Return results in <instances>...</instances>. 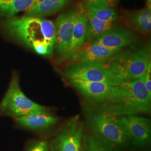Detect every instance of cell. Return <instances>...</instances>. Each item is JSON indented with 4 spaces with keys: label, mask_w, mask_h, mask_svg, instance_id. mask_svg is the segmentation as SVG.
Masks as SVG:
<instances>
[{
    "label": "cell",
    "mask_w": 151,
    "mask_h": 151,
    "mask_svg": "<svg viewBox=\"0 0 151 151\" xmlns=\"http://www.w3.org/2000/svg\"><path fill=\"white\" fill-rule=\"evenodd\" d=\"M2 27L7 35L37 54L49 56L53 53L55 40L53 22L29 16L12 17L4 21Z\"/></svg>",
    "instance_id": "obj_1"
},
{
    "label": "cell",
    "mask_w": 151,
    "mask_h": 151,
    "mask_svg": "<svg viewBox=\"0 0 151 151\" xmlns=\"http://www.w3.org/2000/svg\"><path fill=\"white\" fill-rule=\"evenodd\" d=\"M151 97L143 83V75L132 81L111 86L100 109L118 116L148 113Z\"/></svg>",
    "instance_id": "obj_2"
},
{
    "label": "cell",
    "mask_w": 151,
    "mask_h": 151,
    "mask_svg": "<svg viewBox=\"0 0 151 151\" xmlns=\"http://www.w3.org/2000/svg\"><path fill=\"white\" fill-rule=\"evenodd\" d=\"M86 125L91 133L101 136L120 148L128 146L131 142L120 116L113 114L100 109L91 111L87 115Z\"/></svg>",
    "instance_id": "obj_3"
},
{
    "label": "cell",
    "mask_w": 151,
    "mask_h": 151,
    "mask_svg": "<svg viewBox=\"0 0 151 151\" xmlns=\"http://www.w3.org/2000/svg\"><path fill=\"white\" fill-rule=\"evenodd\" d=\"M50 114L48 108L35 103L24 94L19 77L13 73L7 91L0 103V115L16 118L32 114Z\"/></svg>",
    "instance_id": "obj_4"
},
{
    "label": "cell",
    "mask_w": 151,
    "mask_h": 151,
    "mask_svg": "<svg viewBox=\"0 0 151 151\" xmlns=\"http://www.w3.org/2000/svg\"><path fill=\"white\" fill-rule=\"evenodd\" d=\"M150 55L144 50L118 52L107 62L113 75L123 83L144 75L149 62Z\"/></svg>",
    "instance_id": "obj_5"
},
{
    "label": "cell",
    "mask_w": 151,
    "mask_h": 151,
    "mask_svg": "<svg viewBox=\"0 0 151 151\" xmlns=\"http://www.w3.org/2000/svg\"><path fill=\"white\" fill-rule=\"evenodd\" d=\"M83 129L80 115L71 118L49 144V151H83Z\"/></svg>",
    "instance_id": "obj_6"
},
{
    "label": "cell",
    "mask_w": 151,
    "mask_h": 151,
    "mask_svg": "<svg viewBox=\"0 0 151 151\" xmlns=\"http://www.w3.org/2000/svg\"><path fill=\"white\" fill-rule=\"evenodd\" d=\"M107 62L98 64H75L67 69L65 75L70 80L78 79L102 82L111 86H118L122 83L109 70Z\"/></svg>",
    "instance_id": "obj_7"
},
{
    "label": "cell",
    "mask_w": 151,
    "mask_h": 151,
    "mask_svg": "<svg viewBox=\"0 0 151 151\" xmlns=\"http://www.w3.org/2000/svg\"><path fill=\"white\" fill-rule=\"evenodd\" d=\"M79 13L77 9H70L62 12L54 23L55 40L54 48L60 56L68 48Z\"/></svg>",
    "instance_id": "obj_8"
},
{
    "label": "cell",
    "mask_w": 151,
    "mask_h": 151,
    "mask_svg": "<svg viewBox=\"0 0 151 151\" xmlns=\"http://www.w3.org/2000/svg\"><path fill=\"white\" fill-rule=\"evenodd\" d=\"M119 52L120 50L118 49L108 48L90 42L84 44L70 58L75 64L103 63Z\"/></svg>",
    "instance_id": "obj_9"
},
{
    "label": "cell",
    "mask_w": 151,
    "mask_h": 151,
    "mask_svg": "<svg viewBox=\"0 0 151 151\" xmlns=\"http://www.w3.org/2000/svg\"><path fill=\"white\" fill-rule=\"evenodd\" d=\"M136 39L135 33L130 29L123 26H117L109 28L91 42L108 48L121 50Z\"/></svg>",
    "instance_id": "obj_10"
},
{
    "label": "cell",
    "mask_w": 151,
    "mask_h": 151,
    "mask_svg": "<svg viewBox=\"0 0 151 151\" xmlns=\"http://www.w3.org/2000/svg\"><path fill=\"white\" fill-rule=\"evenodd\" d=\"M129 133L131 142L137 147H143L151 140V120L128 115L120 116Z\"/></svg>",
    "instance_id": "obj_11"
},
{
    "label": "cell",
    "mask_w": 151,
    "mask_h": 151,
    "mask_svg": "<svg viewBox=\"0 0 151 151\" xmlns=\"http://www.w3.org/2000/svg\"><path fill=\"white\" fill-rule=\"evenodd\" d=\"M86 20L85 11L83 10V8H81L76 21L69 47L64 54L60 56L57 60L58 63H62L70 58L85 43Z\"/></svg>",
    "instance_id": "obj_12"
},
{
    "label": "cell",
    "mask_w": 151,
    "mask_h": 151,
    "mask_svg": "<svg viewBox=\"0 0 151 151\" xmlns=\"http://www.w3.org/2000/svg\"><path fill=\"white\" fill-rule=\"evenodd\" d=\"M71 85L82 95L98 103L103 101L108 96L111 86L102 82L71 80Z\"/></svg>",
    "instance_id": "obj_13"
},
{
    "label": "cell",
    "mask_w": 151,
    "mask_h": 151,
    "mask_svg": "<svg viewBox=\"0 0 151 151\" xmlns=\"http://www.w3.org/2000/svg\"><path fill=\"white\" fill-rule=\"evenodd\" d=\"M16 124L20 127L35 132L48 129L57 124L59 118L48 114H32L15 118Z\"/></svg>",
    "instance_id": "obj_14"
},
{
    "label": "cell",
    "mask_w": 151,
    "mask_h": 151,
    "mask_svg": "<svg viewBox=\"0 0 151 151\" xmlns=\"http://www.w3.org/2000/svg\"><path fill=\"white\" fill-rule=\"evenodd\" d=\"M125 23L133 30L143 34H148L151 30V7L124 13Z\"/></svg>",
    "instance_id": "obj_15"
},
{
    "label": "cell",
    "mask_w": 151,
    "mask_h": 151,
    "mask_svg": "<svg viewBox=\"0 0 151 151\" xmlns=\"http://www.w3.org/2000/svg\"><path fill=\"white\" fill-rule=\"evenodd\" d=\"M70 0H38L25 11V16L43 18L58 12L68 5Z\"/></svg>",
    "instance_id": "obj_16"
},
{
    "label": "cell",
    "mask_w": 151,
    "mask_h": 151,
    "mask_svg": "<svg viewBox=\"0 0 151 151\" xmlns=\"http://www.w3.org/2000/svg\"><path fill=\"white\" fill-rule=\"evenodd\" d=\"M83 151H120L119 147L101 136L89 133L84 134Z\"/></svg>",
    "instance_id": "obj_17"
},
{
    "label": "cell",
    "mask_w": 151,
    "mask_h": 151,
    "mask_svg": "<svg viewBox=\"0 0 151 151\" xmlns=\"http://www.w3.org/2000/svg\"><path fill=\"white\" fill-rule=\"evenodd\" d=\"M38 0H0V16L12 17L17 13L27 11Z\"/></svg>",
    "instance_id": "obj_18"
},
{
    "label": "cell",
    "mask_w": 151,
    "mask_h": 151,
    "mask_svg": "<svg viewBox=\"0 0 151 151\" xmlns=\"http://www.w3.org/2000/svg\"><path fill=\"white\" fill-rule=\"evenodd\" d=\"M85 14L87 20L85 43L92 42L106 30L113 27V24L112 23L101 21L88 12H85Z\"/></svg>",
    "instance_id": "obj_19"
},
{
    "label": "cell",
    "mask_w": 151,
    "mask_h": 151,
    "mask_svg": "<svg viewBox=\"0 0 151 151\" xmlns=\"http://www.w3.org/2000/svg\"><path fill=\"white\" fill-rule=\"evenodd\" d=\"M86 12L90 13L97 19L114 24L118 19V13L110 6L91 5L86 6Z\"/></svg>",
    "instance_id": "obj_20"
},
{
    "label": "cell",
    "mask_w": 151,
    "mask_h": 151,
    "mask_svg": "<svg viewBox=\"0 0 151 151\" xmlns=\"http://www.w3.org/2000/svg\"><path fill=\"white\" fill-rule=\"evenodd\" d=\"M27 151H49L48 142L45 140L33 142L28 146Z\"/></svg>",
    "instance_id": "obj_21"
},
{
    "label": "cell",
    "mask_w": 151,
    "mask_h": 151,
    "mask_svg": "<svg viewBox=\"0 0 151 151\" xmlns=\"http://www.w3.org/2000/svg\"><path fill=\"white\" fill-rule=\"evenodd\" d=\"M143 83L150 97H151V63L149 62L143 75Z\"/></svg>",
    "instance_id": "obj_22"
},
{
    "label": "cell",
    "mask_w": 151,
    "mask_h": 151,
    "mask_svg": "<svg viewBox=\"0 0 151 151\" xmlns=\"http://www.w3.org/2000/svg\"><path fill=\"white\" fill-rule=\"evenodd\" d=\"M86 6L91 5H102L101 0H85Z\"/></svg>",
    "instance_id": "obj_23"
},
{
    "label": "cell",
    "mask_w": 151,
    "mask_h": 151,
    "mask_svg": "<svg viewBox=\"0 0 151 151\" xmlns=\"http://www.w3.org/2000/svg\"><path fill=\"white\" fill-rule=\"evenodd\" d=\"M115 0H101L102 5L111 6L113 5L114 2Z\"/></svg>",
    "instance_id": "obj_24"
}]
</instances>
